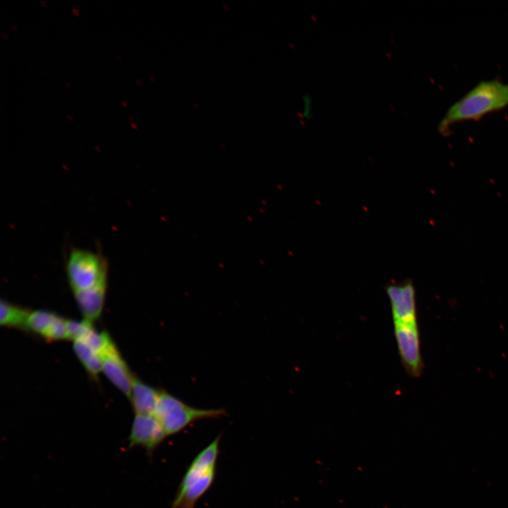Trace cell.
<instances>
[{
	"instance_id": "obj_5",
	"label": "cell",
	"mask_w": 508,
	"mask_h": 508,
	"mask_svg": "<svg viewBox=\"0 0 508 508\" xmlns=\"http://www.w3.org/2000/svg\"><path fill=\"white\" fill-rule=\"evenodd\" d=\"M389 299L394 323L417 322L416 290L411 279L389 283L385 287Z\"/></svg>"
},
{
	"instance_id": "obj_19",
	"label": "cell",
	"mask_w": 508,
	"mask_h": 508,
	"mask_svg": "<svg viewBox=\"0 0 508 508\" xmlns=\"http://www.w3.org/2000/svg\"><path fill=\"white\" fill-rule=\"evenodd\" d=\"M131 126H132L133 127H134V128L135 127L133 123H131Z\"/></svg>"
},
{
	"instance_id": "obj_12",
	"label": "cell",
	"mask_w": 508,
	"mask_h": 508,
	"mask_svg": "<svg viewBox=\"0 0 508 508\" xmlns=\"http://www.w3.org/2000/svg\"><path fill=\"white\" fill-rule=\"evenodd\" d=\"M0 310L1 325L26 329V322L30 311L4 300L1 301Z\"/></svg>"
},
{
	"instance_id": "obj_9",
	"label": "cell",
	"mask_w": 508,
	"mask_h": 508,
	"mask_svg": "<svg viewBox=\"0 0 508 508\" xmlns=\"http://www.w3.org/2000/svg\"><path fill=\"white\" fill-rule=\"evenodd\" d=\"M159 390L133 377L129 399L135 414H153Z\"/></svg>"
},
{
	"instance_id": "obj_13",
	"label": "cell",
	"mask_w": 508,
	"mask_h": 508,
	"mask_svg": "<svg viewBox=\"0 0 508 508\" xmlns=\"http://www.w3.org/2000/svg\"><path fill=\"white\" fill-rule=\"evenodd\" d=\"M72 11H73V13H75V14H76V15L78 14V10L75 7H73V8H72Z\"/></svg>"
},
{
	"instance_id": "obj_20",
	"label": "cell",
	"mask_w": 508,
	"mask_h": 508,
	"mask_svg": "<svg viewBox=\"0 0 508 508\" xmlns=\"http://www.w3.org/2000/svg\"><path fill=\"white\" fill-rule=\"evenodd\" d=\"M66 85H69V83L66 82Z\"/></svg>"
},
{
	"instance_id": "obj_18",
	"label": "cell",
	"mask_w": 508,
	"mask_h": 508,
	"mask_svg": "<svg viewBox=\"0 0 508 508\" xmlns=\"http://www.w3.org/2000/svg\"><path fill=\"white\" fill-rule=\"evenodd\" d=\"M122 104H123V105H125V106L126 105V102H125L124 101H122Z\"/></svg>"
},
{
	"instance_id": "obj_1",
	"label": "cell",
	"mask_w": 508,
	"mask_h": 508,
	"mask_svg": "<svg viewBox=\"0 0 508 508\" xmlns=\"http://www.w3.org/2000/svg\"><path fill=\"white\" fill-rule=\"evenodd\" d=\"M507 107L508 84L497 79L481 80L447 109L437 130L442 135L447 136L456 123L479 121Z\"/></svg>"
},
{
	"instance_id": "obj_3",
	"label": "cell",
	"mask_w": 508,
	"mask_h": 508,
	"mask_svg": "<svg viewBox=\"0 0 508 508\" xmlns=\"http://www.w3.org/2000/svg\"><path fill=\"white\" fill-rule=\"evenodd\" d=\"M66 272L73 294L107 281V260L100 253L72 248L66 262Z\"/></svg>"
},
{
	"instance_id": "obj_8",
	"label": "cell",
	"mask_w": 508,
	"mask_h": 508,
	"mask_svg": "<svg viewBox=\"0 0 508 508\" xmlns=\"http://www.w3.org/2000/svg\"><path fill=\"white\" fill-rule=\"evenodd\" d=\"M107 281L93 287L74 294L79 308L85 320L94 321L99 318L104 306Z\"/></svg>"
},
{
	"instance_id": "obj_14",
	"label": "cell",
	"mask_w": 508,
	"mask_h": 508,
	"mask_svg": "<svg viewBox=\"0 0 508 508\" xmlns=\"http://www.w3.org/2000/svg\"><path fill=\"white\" fill-rule=\"evenodd\" d=\"M11 27L12 28V29H13V30H16V25H12L11 26Z\"/></svg>"
},
{
	"instance_id": "obj_11",
	"label": "cell",
	"mask_w": 508,
	"mask_h": 508,
	"mask_svg": "<svg viewBox=\"0 0 508 508\" xmlns=\"http://www.w3.org/2000/svg\"><path fill=\"white\" fill-rule=\"evenodd\" d=\"M74 351L86 371L92 377H97L102 371L101 356L86 343L80 340L73 341Z\"/></svg>"
},
{
	"instance_id": "obj_7",
	"label": "cell",
	"mask_w": 508,
	"mask_h": 508,
	"mask_svg": "<svg viewBox=\"0 0 508 508\" xmlns=\"http://www.w3.org/2000/svg\"><path fill=\"white\" fill-rule=\"evenodd\" d=\"M102 372L120 391L130 397L134 375L120 355L114 344L102 354Z\"/></svg>"
},
{
	"instance_id": "obj_6",
	"label": "cell",
	"mask_w": 508,
	"mask_h": 508,
	"mask_svg": "<svg viewBox=\"0 0 508 508\" xmlns=\"http://www.w3.org/2000/svg\"><path fill=\"white\" fill-rule=\"evenodd\" d=\"M167 437L162 425L153 414H135L128 436L129 447H141L152 456Z\"/></svg>"
},
{
	"instance_id": "obj_16",
	"label": "cell",
	"mask_w": 508,
	"mask_h": 508,
	"mask_svg": "<svg viewBox=\"0 0 508 508\" xmlns=\"http://www.w3.org/2000/svg\"><path fill=\"white\" fill-rule=\"evenodd\" d=\"M40 3H41L42 5H44V4H45V2L43 1H40Z\"/></svg>"
},
{
	"instance_id": "obj_2",
	"label": "cell",
	"mask_w": 508,
	"mask_h": 508,
	"mask_svg": "<svg viewBox=\"0 0 508 508\" xmlns=\"http://www.w3.org/2000/svg\"><path fill=\"white\" fill-rule=\"evenodd\" d=\"M223 409H199L188 405L165 390H159L153 415L167 437L183 430L195 421L218 418L226 415Z\"/></svg>"
},
{
	"instance_id": "obj_15",
	"label": "cell",
	"mask_w": 508,
	"mask_h": 508,
	"mask_svg": "<svg viewBox=\"0 0 508 508\" xmlns=\"http://www.w3.org/2000/svg\"><path fill=\"white\" fill-rule=\"evenodd\" d=\"M2 35H3V37H7V35H6V34H5V33H2Z\"/></svg>"
},
{
	"instance_id": "obj_10",
	"label": "cell",
	"mask_w": 508,
	"mask_h": 508,
	"mask_svg": "<svg viewBox=\"0 0 508 508\" xmlns=\"http://www.w3.org/2000/svg\"><path fill=\"white\" fill-rule=\"evenodd\" d=\"M59 317L47 310L32 311L26 322V329L48 340Z\"/></svg>"
},
{
	"instance_id": "obj_17",
	"label": "cell",
	"mask_w": 508,
	"mask_h": 508,
	"mask_svg": "<svg viewBox=\"0 0 508 508\" xmlns=\"http://www.w3.org/2000/svg\"><path fill=\"white\" fill-rule=\"evenodd\" d=\"M67 117L68 118V119H72L70 115H67Z\"/></svg>"
},
{
	"instance_id": "obj_4",
	"label": "cell",
	"mask_w": 508,
	"mask_h": 508,
	"mask_svg": "<svg viewBox=\"0 0 508 508\" xmlns=\"http://www.w3.org/2000/svg\"><path fill=\"white\" fill-rule=\"evenodd\" d=\"M394 336L401 363L406 373L413 377L423 372L418 322L394 323Z\"/></svg>"
}]
</instances>
